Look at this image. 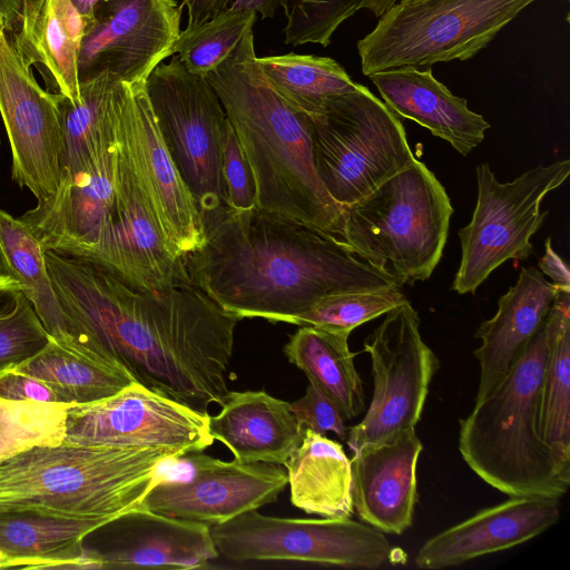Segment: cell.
Listing matches in <instances>:
<instances>
[{
    "label": "cell",
    "instance_id": "60d3db41",
    "mask_svg": "<svg viewBox=\"0 0 570 570\" xmlns=\"http://www.w3.org/2000/svg\"><path fill=\"white\" fill-rule=\"evenodd\" d=\"M0 400L59 402L49 384L13 367L0 371Z\"/></svg>",
    "mask_w": 570,
    "mask_h": 570
},
{
    "label": "cell",
    "instance_id": "2e32d148",
    "mask_svg": "<svg viewBox=\"0 0 570 570\" xmlns=\"http://www.w3.org/2000/svg\"><path fill=\"white\" fill-rule=\"evenodd\" d=\"M177 0H101L86 21L78 58L79 83L101 75L146 81L180 33Z\"/></svg>",
    "mask_w": 570,
    "mask_h": 570
},
{
    "label": "cell",
    "instance_id": "d4e9b609",
    "mask_svg": "<svg viewBox=\"0 0 570 570\" xmlns=\"http://www.w3.org/2000/svg\"><path fill=\"white\" fill-rule=\"evenodd\" d=\"M220 407L209 415V432L240 462L284 465L302 442L304 428L291 403L264 390L228 391Z\"/></svg>",
    "mask_w": 570,
    "mask_h": 570
},
{
    "label": "cell",
    "instance_id": "8992f818",
    "mask_svg": "<svg viewBox=\"0 0 570 570\" xmlns=\"http://www.w3.org/2000/svg\"><path fill=\"white\" fill-rule=\"evenodd\" d=\"M453 210L443 185L415 158L343 206L341 238L397 286L413 285L426 281L438 266Z\"/></svg>",
    "mask_w": 570,
    "mask_h": 570
},
{
    "label": "cell",
    "instance_id": "ba28073f",
    "mask_svg": "<svg viewBox=\"0 0 570 570\" xmlns=\"http://www.w3.org/2000/svg\"><path fill=\"white\" fill-rule=\"evenodd\" d=\"M311 121L317 176L342 207L415 159L399 117L363 85L331 98Z\"/></svg>",
    "mask_w": 570,
    "mask_h": 570
},
{
    "label": "cell",
    "instance_id": "836d02e7",
    "mask_svg": "<svg viewBox=\"0 0 570 570\" xmlns=\"http://www.w3.org/2000/svg\"><path fill=\"white\" fill-rule=\"evenodd\" d=\"M257 13L227 8L215 18L186 27L175 40L171 52L178 55L185 68L206 77L234 50L242 37L252 30Z\"/></svg>",
    "mask_w": 570,
    "mask_h": 570
},
{
    "label": "cell",
    "instance_id": "1f68e13d",
    "mask_svg": "<svg viewBox=\"0 0 570 570\" xmlns=\"http://www.w3.org/2000/svg\"><path fill=\"white\" fill-rule=\"evenodd\" d=\"M550 346L541 389L539 430L570 474V293H557L548 312Z\"/></svg>",
    "mask_w": 570,
    "mask_h": 570
},
{
    "label": "cell",
    "instance_id": "74e56055",
    "mask_svg": "<svg viewBox=\"0 0 570 570\" xmlns=\"http://www.w3.org/2000/svg\"><path fill=\"white\" fill-rule=\"evenodd\" d=\"M364 0H284L285 43L297 47L316 43L327 47L336 29L356 11Z\"/></svg>",
    "mask_w": 570,
    "mask_h": 570
},
{
    "label": "cell",
    "instance_id": "4316f807",
    "mask_svg": "<svg viewBox=\"0 0 570 570\" xmlns=\"http://www.w3.org/2000/svg\"><path fill=\"white\" fill-rule=\"evenodd\" d=\"M107 522L45 517L26 512L0 513V569H100L83 539Z\"/></svg>",
    "mask_w": 570,
    "mask_h": 570
},
{
    "label": "cell",
    "instance_id": "603a6c76",
    "mask_svg": "<svg viewBox=\"0 0 570 570\" xmlns=\"http://www.w3.org/2000/svg\"><path fill=\"white\" fill-rule=\"evenodd\" d=\"M368 77L395 115L425 127L462 156L478 147L490 128L482 115L469 109L464 98L454 96L433 77L431 68L403 67Z\"/></svg>",
    "mask_w": 570,
    "mask_h": 570
},
{
    "label": "cell",
    "instance_id": "44dd1931",
    "mask_svg": "<svg viewBox=\"0 0 570 570\" xmlns=\"http://www.w3.org/2000/svg\"><path fill=\"white\" fill-rule=\"evenodd\" d=\"M421 451V440L411 428L354 453L352 502L364 523L397 535L412 525Z\"/></svg>",
    "mask_w": 570,
    "mask_h": 570
},
{
    "label": "cell",
    "instance_id": "7402d4cb",
    "mask_svg": "<svg viewBox=\"0 0 570 570\" xmlns=\"http://www.w3.org/2000/svg\"><path fill=\"white\" fill-rule=\"evenodd\" d=\"M115 546L97 551L100 569H200L219 557L209 524L136 507L115 519Z\"/></svg>",
    "mask_w": 570,
    "mask_h": 570
},
{
    "label": "cell",
    "instance_id": "f35d334b",
    "mask_svg": "<svg viewBox=\"0 0 570 570\" xmlns=\"http://www.w3.org/2000/svg\"><path fill=\"white\" fill-rule=\"evenodd\" d=\"M222 178L229 210L256 206L255 178L230 121L222 144Z\"/></svg>",
    "mask_w": 570,
    "mask_h": 570
},
{
    "label": "cell",
    "instance_id": "ac0fdd59",
    "mask_svg": "<svg viewBox=\"0 0 570 570\" xmlns=\"http://www.w3.org/2000/svg\"><path fill=\"white\" fill-rule=\"evenodd\" d=\"M186 456L191 475L184 480L164 475L140 507L212 525L275 502L288 484L278 464L223 461L200 452Z\"/></svg>",
    "mask_w": 570,
    "mask_h": 570
},
{
    "label": "cell",
    "instance_id": "277c9868",
    "mask_svg": "<svg viewBox=\"0 0 570 570\" xmlns=\"http://www.w3.org/2000/svg\"><path fill=\"white\" fill-rule=\"evenodd\" d=\"M185 456L170 448L37 446L0 463V513L108 523L140 505L164 464Z\"/></svg>",
    "mask_w": 570,
    "mask_h": 570
},
{
    "label": "cell",
    "instance_id": "f1b7e54d",
    "mask_svg": "<svg viewBox=\"0 0 570 570\" xmlns=\"http://www.w3.org/2000/svg\"><path fill=\"white\" fill-rule=\"evenodd\" d=\"M284 465L293 505L323 518H351V460L341 443L304 428L301 444Z\"/></svg>",
    "mask_w": 570,
    "mask_h": 570
},
{
    "label": "cell",
    "instance_id": "5bb4252c",
    "mask_svg": "<svg viewBox=\"0 0 570 570\" xmlns=\"http://www.w3.org/2000/svg\"><path fill=\"white\" fill-rule=\"evenodd\" d=\"M209 414L134 382L120 392L68 409L63 443L170 448L186 455L214 443Z\"/></svg>",
    "mask_w": 570,
    "mask_h": 570
},
{
    "label": "cell",
    "instance_id": "bcb514c9",
    "mask_svg": "<svg viewBox=\"0 0 570 570\" xmlns=\"http://www.w3.org/2000/svg\"><path fill=\"white\" fill-rule=\"evenodd\" d=\"M99 1L101 0H71L75 8L86 21L91 17L94 9Z\"/></svg>",
    "mask_w": 570,
    "mask_h": 570
},
{
    "label": "cell",
    "instance_id": "cb8c5ba5",
    "mask_svg": "<svg viewBox=\"0 0 570 570\" xmlns=\"http://www.w3.org/2000/svg\"><path fill=\"white\" fill-rule=\"evenodd\" d=\"M558 289L535 267H522L517 283L498 301V311L475 332L473 352L480 365L475 401L488 395L542 326Z\"/></svg>",
    "mask_w": 570,
    "mask_h": 570
},
{
    "label": "cell",
    "instance_id": "e575fe53",
    "mask_svg": "<svg viewBox=\"0 0 570 570\" xmlns=\"http://www.w3.org/2000/svg\"><path fill=\"white\" fill-rule=\"evenodd\" d=\"M75 404L0 400V463L37 446L58 445Z\"/></svg>",
    "mask_w": 570,
    "mask_h": 570
},
{
    "label": "cell",
    "instance_id": "f546056e",
    "mask_svg": "<svg viewBox=\"0 0 570 570\" xmlns=\"http://www.w3.org/2000/svg\"><path fill=\"white\" fill-rule=\"evenodd\" d=\"M348 336L347 332L304 325L283 347L287 360L337 405L345 420L358 416L365 407Z\"/></svg>",
    "mask_w": 570,
    "mask_h": 570
},
{
    "label": "cell",
    "instance_id": "83f0119b",
    "mask_svg": "<svg viewBox=\"0 0 570 570\" xmlns=\"http://www.w3.org/2000/svg\"><path fill=\"white\" fill-rule=\"evenodd\" d=\"M45 253L46 248L29 225L0 208V274L19 283L52 340L92 357L83 348L76 325L60 304Z\"/></svg>",
    "mask_w": 570,
    "mask_h": 570
},
{
    "label": "cell",
    "instance_id": "7a4b0ae2",
    "mask_svg": "<svg viewBox=\"0 0 570 570\" xmlns=\"http://www.w3.org/2000/svg\"><path fill=\"white\" fill-rule=\"evenodd\" d=\"M203 229L183 261L189 282L239 320L291 324L327 295L396 285L341 237L278 212L227 208Z\"/></svg>",
    "mask_w": 570,
    "mask_h": 570
},
{
    "label": "cell",
    "instance_id": "7c38bea8",
    "mask_svg": "<svg viewBox=\"0 0 570 570\" xmlns=\"http://www.w3.org/2000/svg\"><path fill=\"white\" fill-rule=\"evenodd\" d=\"M364 351L371 357L374 390L364 417L347 431L346 442L353 453L415 428L439 368L409 301L385 314L365 340Z\"/></svg>",
    "mask_w": 570,
    "mask_h": 570
},
{
    "label": "cell",
    "instance_id": "3957f363",
    "mask_svg": "<svg viewBox=\"0 0 570 570\" xmlns=\"http://www.w3.org/2000/svg\"><path fill=\"white\" fill-rule=\"evenodd\" d=\"M205 78L252 168L256 206L341 237L343 207L317 176L311 118L286 102L264 76L255 55L253 29Z\"/></svg>",
    "mask_w": 570,
    "mask_h": 570
},
{
    "label": "cell",
    "instance_id": "8d00e7d4",
    "mask_svg": "<svg viewBox=\"0 0 570 570\" xmlns=\"http://www.w3.org/2000/svg\"><path fill=\"white\" fill-rule=\"evenodd\" d=\"M50 340L19 283L0 274V371L32 357Z\"/></svg>",
    "mask_w": 570,
    "mask_h": 570
},
{
    "label": "cell",
    "instance_id": "f6af8a7d",
    "mask_svg": "<svg viewBox=\"0 0 570 570\" xmlns=\"http://www.w3.org/2000/svg\"><path fill=\"white\" fill-rule=\"evenodd\" d=\"M23 0H0V23L8 31L16 30Z\"/></svg>",
    "mask_w": 570,
    "mask_h": 570
},
{
    "label": "cell",
    "instance_id": "ee69618b",
    "mask_svg": "<svg viewBox=\"0 0 570 570\" xmlns=\"http://www.w3.org/2000/svg\"><path fill=\"white\" fill-rule=\"evenodd\" d=\"M284 0H233L228 8L250 10L259 13L263 19L274 18L276 11L283 7Z\"/></svg>",
    "mask_w": 570,
    "mask_h": 570
},
{
    "label": "cell",
    "instance_id": "681fc988",
    "mask_svg": "<svg viewBox=\"0 0 570 570\" xmlns=\"http://www.w3.org/2000/svg\"><path fill=\"white\" fill-rule=\"evenodd\" d=\"M1 24V23H0Z\"/></svg>",
    "mask_w": 570,
    "mask_h": 570
},
{
    "label": "cell",
    "instance_id": "6da1fadb",
    "mask_svg": "<svg viewBox=\"0 0 570 570\" xmlns=\"http://www.w3.org/2000/svg\"><path fill=\"white\" fill-rule=\"evenodd\" d=\"M45 257L89 355L200 413L224 404L236 315L191 283L144 291L95 264L49 249Z\"/></svg>",
    "mask_w": 570,
    "mask_h": 570
},
{
    "label": "cell",
    "instance_id": "b9f144b4",
    "mask_svg": "<svg viewBox=\"0 0 570 570\" xmlns=\"http://www.w3.org/2000/svg\"><path fill=\"white\" fill-rule=\"evenodd\" d=\"M540 272L547 275L559 292L570 293V274L564 261L556 253L551 238L546 240L544 255L539 259Z\"/></svg>",
    "mask_w": 570,
    "mask_h": 570
},
{
    "label": "cell",
    "instance_id": "4fadbf2b",
    "mask_svg": "<svg viewBox=\"0 0 570 570\" xmlns=\"http://www.w3.org/2000/svg\"><path fill=\"white\" fill-rule=\"evenodd\" d=\"M116 165L114 92L112 119L89 159L20 216L46 249L101 266L111 237Z\"/></svg>",
    "mask_w": 570,
    "mask_h": 570
},
{
    "label": "cell",
    "instance_id": "52a82bcc",
    "mask_svg": "<svg viewBox=\"0 0 570 570\" xmlns=\"http://www.w3.org/2000/svg\"><path fill=\"white\" fill-rule=\"evenodd\" d=\"M535 0H411L395 3L357 42L362 72L431 68L474 57Z\"/></svg>",
    "mask_w": 570,
    "mask_h": 570
},
{
    "label": "cell",
    "instance_id": "5b68a950",
    "mask_svg": "<svg viewBox=\"0 0 570 570\" xmlns=\"http://www.w3.org/2000/svg\"><path fill=\"white\" fill-rule=\"evenodd\" d=\"M549 346L546 317L498 385L460 421L463 460L485 483L509 497L560 499L570 484V474L539 430Z\"/></svg>",
    "mask_w": 570,
    "mask_h": 570
},
{
    "label": "cell",
    "instance_id": "d6a6232c",
    "mask_svg": "<svg viewBox=\"0 0 570 570\" xmlns=\"http://www.w3.org/2000/svg\"><path fill=\"white\" fill-rule=\"evenodd\" d=\"M276 92L309 118L321 114L327 101L357 88L334 59L314 55L286 53L257 58Z\"/></svg>",
    "mask_w": 570,
    "mask_h": 570
},
{
    "label": "cell",
    "instance_id": "d6986e66",
    "mask_svg": "<svg viewBox=\"0 0 570 570\" xmlns=\"http://www.w3.org/2000/svg\"><path fill=\"white\" fill-rule=\"evenodd\" d=\"M120 121L169 253L183 262L205 242L200 216L158 129L146 81L119 82Z\"/></svg>",
    "mask_w": 570,
    "mask_h": 570
},
{
    "label": "cell",
    "instance_id": "30bf717a",
    "mask_svg": "<svg viewBox=\"0 0 570 570\" xmlns=\"http://www.w3.org/2000/svg\"><path fill=\"white\" fill-rule=\"evenodd\" d=\"M569 174L570 160L563 159L538 165L512 181L501 183L489 164L478 165L476 205L470 223L458 233L461 261L452 289L473 294L508 259H528L533 252L531 237L549 214L541 212V203Z\"/></svg>",
    "mask_w": 570,
    "mask_h": 570
},
{
    "label": "cell",
    "instance_id": "8fae6325",
    "mask_svg": "<svg viewBox=\"0 0 570 570\" xmlns=\"http://www.w3.org/2000/svg\"><path fill=\"white\" fill-rule=\"evenodd\" d=\"M209 529L218 554L230 561H299L358 569L395 561V550L382 531L351 518H278L250 510Z\"/></svg>",
    "mask_w": 570,
    "mask_h": 570
},
{
    "label": "cell",
    "instance_id": "d590c367",
    "mask_svg": "<svg viewBox=\"0 0 570 570\" xmlns=\"http://www.w3.org/2000/svg\"><path fill=\"white\" fill-rule=\"evenodd\" d=\"M405 301V295L396 285L331 294L295 316L291 324L351 334L354 328L385 315Z\"/></svg>",
    "mask_w": 570,
    "mask_h": 570
},
{
    "label": "cell",
    "instance_id": "c3c4849f",
    "mask_svg": "<svg viewBox=\"0 0 570 570\" xmlns=\"http://www.w3.org/2000/svg\"><path fill=\"white\" fill-rule=\"evenodd\" d=\"M0 146H1V139H0Z\"/></svg>",
    "mask_w": 570,
    "mask_h": 570
},
{
    "label": "cell",
    "instance_id": "9a60e30c",
    "mask_svg": "<svg viewBox=\"0 0 570 570\" xmlns=\"http://www.w3.org/2000/svg\"><path fill=\"white\" fill-rule=\"evenodd\" d=\"M0 115L11 149V178L41 200L63 170L60 94L43 89L0 24Z\"/></svg>",
    "mask_w": 570,
    "mask_h": 570
},
{
    "label": "cell",
    "instance_id": "7bdbcfd3",
    "mask_svg": "<svg viewBox=\"0 0 570 570\" xmlns=\"http://www.w3.org/2000/svg\"><path fill=\"white\" fill-rule=\"evenodd\" d=\"M233 0H184L181 8H187V27L208 21L226 10Z\"/></svg>",
    "mask_w": 570,
    "mask_h": 570
},
{
    "label": "cell",
    "instance_id": "e0dca14e",
    "mask_svg": "<svg viewBox=\"0 0 570 570\" xmlns=\"http://www.w3.org/2000/svg\"><path fill=\"white\" fill-rule=\"evenodd\" d=\"M117 86L114 220L109 247L99 267L144 291H158L190 283L184 263L169 253L158 228L129 139L120 121Z\"/></svg>",
    "mask_w": 570,
    "mask_h": 570
},
{
    "label": "cell",
    "instance_id": "7dc6e473",
    "mask_svg": "<svg viewBox=\"0 0 570 570\" xmlns=\"http://www.w3.org/2000/svg\"><path fill=\"white\" fill-rule=\"evenodd\" d=\"M407 1H411V0H397L396 3H404V2H407Z\"/></svg>",
    "mask_w": 570,
    "mask_h": 570
},
{
    "label": "cell",
    "instance_id": "484cf974",
    "mask_svg": "<svg viewBox=\"0 0 570 570\" xmlns=\"http://www.w3.org/2000/svg\"><path fill=\"white\" fill-rule=\"evenodd\" d=\"M86 20L71 0H23L11 40L47 83V90L71 102L80 99L78 58Z\"/></svg>",
    "mask_w": 570,
    "mask_h": 570
},
{
    "label": "cell",
    "instance_id": "ffe728a7",
    "mask_svg": "<svg viewBox=\"0 0 570 570\" xmlns=\"http://www.w3.org/2000/svg\"><path fill=\"white\" fill-rule=\"evenodd\" d=\"M558 498L511 497L426 540L415 556L420 569H443L524 543L556 524Z\"/></svg>",
    "mask_w": 570,
    "mask_h": 570
},
{
    "label": "cell",
    "instance_id": "ab89813d",
    "mask_svg": "<svg viewBox=\"0 0 570 570\" xmlns=\"http://www.w3.org/2000/svg\"><path fill=\"white\" fill-rule=\"evenodd\" d=\"M291 410L303 428L322 435L333 432L341 440H346L348 429L340 409L312 383L301 399L291 403Z\"/></svg>",
    "mask_w": 570,
    "mask_h": 570
},
{
    "label": "cell",
    "instance_id": "9c48e42d",
    "mask_svg": "<svg viewBox=\"0 0 570 570\" xmlns=\"http://www.w3.org/2000/svg\"><path fill=\"white\" fill-rule=\"evenodd\" d=\"M146 89L163 140L203 225L228 208L222 178L227 115L206 78L189 72L178 55L153 70Z\"/></svg>",
    "mask_w": 570,
    "mask_h": 570
},
{
    "label": "cell",
    "instance_id": "4dcf8cb0",
    "mask_svg": "<svg viewBox=\"0 0 570 570\" xmlns=\"http://www.w3.org/2000/svg\"><path fill=\"white\" fill-rule=\"evenodd\" d=\"M13 368L45 381L59 402L75 405L109 397L136 382L124 366L87 356L52 338Z\"/></svg>",
    "mask_w": 570,
    "mask_h": 570
}]
</instances>
